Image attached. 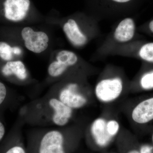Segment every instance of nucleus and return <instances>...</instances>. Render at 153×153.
<instances>
[{"mask_svg": "<svg viewBox=\"0 0 153 153\" xmlns=\"http://www.w3.org/2000/svg\"><path fill=\"white\" fill-rule=\"evenodd\" d=\"M27 149V153H68L66 135L58 129L38 135L31 141Z\"/></svg>", "mask_w": 153, "mask_h": 153, "instance_id": "nucleus-1", "label": "nucleus"}, {"mask_svg": "<svg viewBox=\"0 0 153 153\" xmlns=\"http://www.w3.org/2000/svg\"><path fill=\"white\" fill-rule=\"evenodd\" d=\"M138 0H88L91 14L96 18L126 16L130 15Z\"/></svg>", "mask_w": 153, "mask_h": 153, "instance_id": "nucleus-2", "label": "nucleus"}, {"mask_svg": "<svg viewBox=\"0 0 153 153\" xmlns=\"http://www.w3.org/2000/svg\"><path fill=\"white\" fill-rule=\"evenodd\" d=\"M123 87V81L119 76L104 78L101 79L96 85V96L100 101L110 102L120 96Z\"/></svg>", "mask_w": 153, "mask_h": 153, "instance_id": "nucleus-3", "label": "nucleus"}, {"mask_svg": "<svg viewBox=\"0 0 153 153\" xmlns=\"http://www.w3.org/2000/svg\"><path fill=\"white\" fill-rule=\"evenodd\" d=\"M22 36L25 47L31 52L39 54L48 48L49 38L44 32L35 31L30 27H26L22 30Z\"/></svg>", "mask_w": 153, "mask_h": 153, "instance_id": "nucleus-4", "label": "nucleus"}, {"mask_svg": "<svg viewBox=\"0 0 153 153\" xmlns=\"http://www.w3.org/2000/svg\"><path fill=\"white\" fill-rule=\"evenodd\" d=\"M56 97L72 109L81 108L87 102L86 97L79 91L78 84L73 82L61 88Z\"/></svg>", "mask_w": 153, "mask_h": 153, "instance_id": "nucleus-5", "label": "nucleus"}, {"mask_svg": "<svg viewBox=\"0 0 153 153\" xmlns=\"http://www.w3.org/2000/svg\"><path fill=\"white\" fill-rule=\"evenodd\" d=\"M47 104L51 111L50 120L52 123L58 126L66 125L72 117L73 109L64 104L56 97L49 98Z\"/></svg>", "mask_w": 153, "mask_h": 153, "instance_id": "nucleus-6", "label": "nucleus"}, {"mask_svg": "<svg viewBox=\"0 0 153 153\" xmlns=\"http://www.w3.org/2000/svg\"><path fill=\"white\" fill-rule=\"evenodd\" d=\"M30 0H5L4 12L5 18L18 22L25 19L30 7Z\"/></svg>", "mask_w": 153, "mask_h": 153, "instance_id": "nucleus-7", "label": "nucleus"}, {"mask_svg": "<svg viewBox=\"0 0 153 153\" xmlns=\"http://www.w3.org/2000/svg\"><path fill=\"white\" fill-rule=\"evenodd\" d=\"M136 25L133 18L125 17L118 23L113 34V38L119 44H125L131 41L134 36Z\"/></svg>", "mask_w": 153, "mask_h": 153, "instance_id": "nucleus-8", "label": "nucleus"}, {"mask_svg": "<svg viewBox=\"0 0 153 153\" xmlns=\"http://www.w3.org/2000/svg\"><path fill=\"white\" fill-rule=\"evenodd\" d=\"M63 30L68 40L75 47H83L89 41L88 36L80 29L75 19H68L63 25Z\"/></svg>", "mask_w": 153, "mask_h": 153, "instance_id": "nucleus-9", "label": "nucleus"}, {"mask_svg": "<svg viewBox=\"0 0 153 153\" xmlns=\"http://www.w3.org/2000/svg\"><path fill=\"white\" fill-rule=\"evenodd\" d=\"M107 122L102 118H98L93 122L91 132L94 142L100 147H105L109 145L113 137L108 133Z\"/></svg>", "mask_w": 153, "mask_h": 153, "instance_id": "nucleus-10", "label": "nucleus"}, {"mask_svg": "<svg viewBox=\"0 0 153 153\" xmlns=\"http://www.w3.org/2000/svg\"><path fill=\"white\" fill-rule=\"evenodd\" d=\"M133 120L139 124L148 123L153 120V97L139 103L132 112Z\"/></svg>", "mask_w": 153, "mask_h": 153, "instance_id": "nucleus-11", "label": "nucleus"}, {"mask_svg": "<svg viewBox=\"0 0 153 153\" xmlns=\"http://www.w3.org/2000/svg\"><path fill=\"white\" fill-rule=\"evenodd\" d=\"M2 74L5 77L15 76L19 80H24L27 76V70L24 63L21 61H9L3 66Z\"/></svg>", "mask_w": 153, "mask_h": 153, "instance_id": "nucleus-12", "label": "nucleus"}, {"mask_svg": "<svg viewBox=\"0 0 153 153\" xmlns=\"http://www.w3.org/2000/svg\"><path fill=\"white\" fill-rule=\"evenodd\" d=\"M56 61L67 68L75 66L78 61L77 55L72 51L61 50L58 52L56 57Z\"/></svg>", "mask_w": 153, "mask_h": 153, "instance_id": "nucleus-13", "label": "nucleus"}, {"mask_svg": "<svg viewBox=\"0 0 153 153\" xmlns=\"http://www.w3.org/2000/svg\"><path fill=\"white\" fill-rule=\"evenodd\" d=\"M138 55L142 60L153 63V42L143 45L139 51Z\"/></svg>", "mask_w": 153, "mask_h": 153, "instance_id": "nucleus-14", "label": "nucleus"}, {"mask_svg": "<svg viewBox=\"0 0 153 153\" xmlns=\"http://www.w3.org/2000/svg\"><path fill=\"white\" fill-rule=\"evenodd\" d=\"M13 47L6 42H0V57L5 61H10L13 58Z\"/></svg>", "mask_w": 153, "mask_h": 153, "instance_id": "nucleus-15", "label": "nucleus"}, {"mask_svg": "<svg viewBox=\"0 0 153 153\" xmlns=\"http://www.w3.org/2000/svg\"><path fill=\"white\" fill-rule=\"evenodd\" d=\"M141 86L146 90L153 88V71L145 73L140 80Z\"/></svg>", "mask_w": 153, "mask_h": 153, "instance_id": "nucleus-16", "label": "nucleus"}, {"mask_svg": "<svg viewBox=\"0 0 153 153\" xmlns=\"http://www.w3.org/2000/svg\"><path fill=\"white\" fill-rule=\"evenodd\" d=\"M4 153H27V152L24 144L19 141L12 144Z\"/></svg>", "mask_w": 153, "mask_h": 153, "instance_id": "nucleus-17", "label": "nucleus"}, {"mask_svg": "<svg viewBox=\"0 0 153 153\" xmlns=\"http://www.w3.org/2000/svg\"><path fill=\"white\" fill-rule=\"evenodd\" d=\"M119 128V124L117 121L111 120L107 122V131L108 134L112 137L116 135L118 132Z\"/></svg>", "mask_w": 153, "mask_h": 153, "instance_id": "nucleus-18", "label": "nucleus"}, {"mask_svg": "<svg viewBox=\"0 0 153 153\" xmlns=\"http://www.w3.org/2000/svg\"><path fill=\"white\" fill-rule=\"evenodd\" d=\"M9 97L7 88L4 83L0 81V107L5 104Z\"/></svg>", "mask_w": 153, "mask_h": 153, "instance_id": "nucleus-19", "label": "nucleus"}, {"mask_svg": "<svg viewBox=\"0 0 153 153\" xmlns=\"http://www.w3.org/2000/svg\"><path fill=\"white\" fill-rule=\"evenodd\" d=\"M140 153H153V146L148 144L143 145L140 148Z\"/></svg>", "mask_w": 153, "mask_h": 153, "instance_id": "nucleus-20", "label": "nucleus"}, {"mask_svg": "<svg viewBox=\"0 0 153 153\" xmlns=\"http://www.w3.org/2000/svg\"><path fill=\"white\" fill-rule=\"evenodd\" d=\"M6 129L4 125L0 120V141L1 140L5 134Z\"/></svg>", "mask_w": 153, "mask_h": 153, "instance_id": "nucleus-21", "label": "nucleus"}, {"mask_svg": "<svg viewBox=\"0 0 153 153\" xmlns=\"http://www.w3.org/2000/svg\"><path fill=\"white\" fill-rule=\"evenodd\" d=\"M13 53L15 55H19L22 53V49L19 47H13Z\"/></svg>", "mask_w": 153, "mask_h": 153, "instance_id": "nucleus-22", "label": "nucleus"}, {"mask_svg": "<svg viewBox=\"0 0 153 153\" xmlns=\"http://www.w3.org/2000/svg\"><path fill=\"white\" fill-rule=\"evenodd\" d=\"M149 28L151 32L153 33V20L151 21L149 24Z\"/></svg>", "mask_w": 153, "mask_h": 153, "instance_id": "nucleus-23", "label": "nucleus"}, {"mask_svg": "<svg viewBox=\"0 0 153 153\" xmlns=\"http://www.w3.org/2000/svg\"><path fill=\"white\" fill-rule=\"evenodd\" d=\"M127 153H140L139 150L137 149H131Z\"/></svg>", "mask_w": 153, "mask_h": 153, "instance_id": "nucleus-24", "label": "nucleus"}, {"mask_svg": "<svg viewBox=\"0 0 153 153\" xmlns=\"http://www.w3.org/2000/svg\"><path fill=\"white\" fill-rule=\"evenodd\" d=\"M152 142H153V134H152Z\"/></svg>", "mask_w": 153, "mask_h": 153, "instance_id": "nucleus-25", "label": "nucleus"}]
</instances>
